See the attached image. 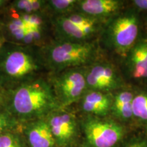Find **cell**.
Here are the masks:
<instances>
[{
	"mask_svg": "<svg viewBox=\"0 0 147 147\" xmlns=\"http://www.w3.org/2000/svg\"><path fill=\"white\" fill-rule=\"evenodd\" d=\"M49 74L40 48L6 42L0 51V85L7 91Z\"/></svg>",
	"mask_w": 147,
	"mask_h": 147,
	"instance_id": "cell-2",
	"label": "cell"
},
{
	"mask_svg": "<svg viewBox=\"0 0 147 147\" xmlns=\"http://www.w3.org/2000/svg\"><path fill=\"white\" fill-rule=\"evenodd\" d=\"M124 147H147V143L142 140H134L128 142Z\"/></svg>",
	"mask_w": 147,
	"mask_h": 147,
	"instance_id": "cell-21",
	"label": "cell"
},
{
	"mask_svg": "<svg viewBox=\"0 0 147 147\" xmlns=\"http://www.w3.org/2000/svg\"><path fill=\"white\" fill-rule=\"evenodd\" d=\"M59 108L48 74L8 91L6 110L21 124L46 118Z\"/></svg>",
	"mask_w": 147,
	"mask_h": 147,
	"instance_id": "cell-1",
	"label": "cell"
},
{
	"mask_svg": "<svg viewBox=\"0 0 147 147\" xmlns=\"http://www.w3.org/2000/svg\"><path fill=\"white\" fill-rule=\"evenodd\" d=\"M138 32V18L133 12H128L110 22L106 31V38L116 52L127 55L136 43Z\"/></svg>",
	"mask_w": 147,
	"mask_h": 147,
	"instance_id": "cell-7",
	"label": "cell"
},
{
	"mask_svg": "<svg viewBox=\"0 0 147 147\" xmlns=\"http://www.w3.org/2000/svg\"><path fill=\"white\" fill-rule=\"evenodd\" d=\"M21 131L29 147H55V140L46 118L22 123Z\"/></svg>",
	"mask_w": 147,
	"mask_h": 147,
	"instance_id": "cell-10",
	"label": "cell"
},
{
	"mask_svg": "<svg viewBox=\"0 0 147 147\" xmlns=\"http://www.w3.org/2000/svg\"><path fill=\"white\" fill-rule=\"evenodd\" d=\"M0 147H29L21 129L0 136Z\"/></svg>",
	"mask_w": 147,
	"mask_h": 147,
	"instance_id": "cell-18",
	"label": "cell"
},
{
	"mask_svg": "<svg viewBox=\"0 0 147 147\" xmlns=\"http://www.w3.org/2000/svg\"><path fill=\"white\" fill-rule=\"evenodd\" d=\"M57 146H65L73 141L78 131V122L74 114L66 108H59L46 117Z\"/></svg>",
	"mask_w": 147,
	"mask_h": 147,
	"instance_id": "cell-9",
	"label": "cell"
},
{
	"mask_svg": "<svg viewBox=\"0 0 147 147\" xmlns=\"http://www.w3.org/2000/svg\"><path fill=\"white\" fill-rule=\"evenodd\" d=\"M6 42L7 40L5 36L4 29H3L2 23L0 22V51H1V48H2L3 45H4Z\"/></svg>",
	"mask_w": 147,
	"mask_h": 147,
	"instance_id": "cell-23",
	"label": "cell"
},
{
	"mask_svg": "<svg viewBox=\"0 0 147 147\" xmlns=\"http://www.w3.org/2000/svg\"><path fill=\"white\" fill-rule=\"evenodd\" d=\"M55 40L89 42L101 29L102 20L77 11L51 18Z\"/></svg>",
	"mask_w": 147,
	"mask_h": 147,
	"instance_id": "cell-4",
	"label": "cell"
},
{
	"mask_svg": "<svg viewBox=\"0 0 147 147\" xmlns=\"http://www.w3.org/2000/svg\"><path fill=\"white\" fill-rule=\"evenodd\" d=\"M81 126L89 147H115L124 135L122 125L102 117L85 116Z\"/></svg>",
	"mask_w": 147,
	"mask_h": 147,
	"instance_id": "cell-6",
	"label": "cell"
},
{
	"mask_svg": "<svg viewBox=\"0 0 147 147\" xmlns=\"http://www.w3.org/2000/svg\"><path fill=\"white\" fill-rule=\"evenodd\" d=\"M7 100H8V91L0 85V110H6Z\"/></svg>",
	"mask_w": 147,
	"mask_h": 147,
	"instance_id": "cell-20",
	"label": "cell"
},
{
	"mask_svg": "<svg viewBox=\"0 0 147 147\" xmlns=\"http://www.w3.org/2000/svg\"><path fill=\"white\" fill-rule=\"evenodd\" d=\"M78 0H46L45 13L52 18L76 10Z\"/></svg>",
	"mask_w": 147,
	"mask_h": 147,
	"instance_id": "cell-15",
	"label": "cell"
},
{
	"mask_svg": "<svg viewBox=\"0 0 147 147\" xmlns=\"http://www.w3.org/2000/svg\"><path fill=\"white\" fill-rule=\"evenodd\" d=\"M132 111L134 118L147 123V91H140L134 94Z\"/></svg>",
	"mask_w": 147,
	"mask_h": 147,
	"instance_id": "cell-17",
	"label": "cell"
},
{
	"mask_svg": "<svg viewBox=\"0 0 147 147\" xmlns=\"http://www.w3.org/2000/svg\"><path fill=\"white\" fill-rule=\"evenodd\" d=\"M49 74L74 67H87L95 62L97 47L94 42L53 40L40 48Z\"/></svg>",
	"mask_w": 147,
	"mask_h": 147,
	"instance_id": "cell-3",
	"label": "cell"
},
{
	"mask_svg": "<svg viewBox=\"0 0 147 147\" xmlns=\"http://www.w3.org/2000/svg\"><path fill=\"white\" fill-rule=\"evenodd\" d=\"M134 94L130 89H123L116 93L113 97L111 107V112L116 117L124 121L134 118L132 103Z\"/></svg>",
	"mask_w": 147,
	"mask_h": 147,
	"instance_id": "cell-14",
	"label": "cell"
},
{
	"mask_svg": "<svg viewBox=\"0 0 147 147\" xmlns=\"http://www.w3.org/2000/svg\"><path fill=\"white\" fill-rule=\"evenodd\" d=\"M123 5V1L119 0H78L75 11L102 20L115 15Z\"/></svg>",
	"mask_w": 147,
	"mask_h": 147,
	"instance_id": "cell-12",
	"label": "cell"
},
{
	"mask_svg": "<svg viewBox=\"0 0 147 147\" xmlns=\"http://www.w3.org/2000/svg\"><path fill=\"white\" fill-rule=\"evenodd\" d=\"M85 67H74L48 74L55 97L61 108H67L76 104L87 91Z\"/></svg>",
	"mask_w": 147,
	"mask_h": 147,
	"instance_id": "cell-5",
	"label": "cell"
},
{
	"mask_svg": "<svg viewBox=\"0 0 147 147\" xmlns=\"http://www.w3.org/2000/svg\"><path fill=\"white\" fill-rule=\"evenodd\" d=\"M127 65L136 80H147V40L136 42L127 55Z\"/></svg>",
	"mask_w": 147,
	"mask_h": 147,
	"instance_id": "cell-13",
	"label": "cell"
},
{
	"mask_svg": "<svg viewBox=\"0 0 147 147\" xmlns=\"http://www.w3.org/2000/svg\"><path fill=\"white\" fill-rule=\"evenodd\" d=\"M87 90L102 92L113 91L122 87V80L112 65L93 63L85 67Z\"/></svg>",
	"mask_w": 147,
	"mask_h": 147,
	"instance_id": "cell-8",
	"label": "cell"
},
{
	"mask_svg": "<svg viewBox=\"0 0 147 147\" xmlns=\"http://www.w3.org/2000/svg\"><path fill=\"white\" fill-rule=\"evenodd\" d=\"M45 3L46 0H15L9 2L12 10L25 14L45 13Z\"/></svg>",
	"mask_w": 147,
	"mask_h": 147,
	"instance_id": "cell-16",
	"label": "cell"
},
{
	"mask_svg": "<svg viewBox=\"0 0 147 147\" xmlns=\"http://www.w3.org/2000/svg\"><path fill=\"white\" fill-rule=\"evenodd\" d=\"M9 3V1L5 0H0V9H3V8Z\"/></svg>",
	"mask_w": 147,
	"mask_h": 147,
	"instance_id": "cell-24",
	"label": "cell"
},
{
	"mask_svg": "<svg viewBox=\"0 0 147 147\" xmlns=\"http://www.w3.org/2000/svg\"><path fill=\"white\" fill-rule=\"evenodd\" d=\"M132 2L139 10H147V0H134Z\"/></svg>",
	"mask_w": 147,
	"mask_h": 147,
	"instance_id": "cell-22",
	"label": "cell"
},
{
	"mask_svg": "<svg viewBox=\"0 0 147 147\" xmlns=\"http://www.w3.org/2000/svg\"><path fill=\"white\" fill-rule=\"evenodd\" d=\"M77 103L85 116L102 117L111 112L113 97L106 92L87 90Z\"/></svg>",
	"mask_w": 147,
	"mask_h": 147,
	"instance_id": "cell-11",
	"label": "cell"
},
{
	"mask_svg": "<svg viewBox=\"0 0 147 147\" xmlns=\"http://www.w3.org/2000/svg\"><path fill=\"white\" fill-rule=\"evenodd\" d=\"M22 124L8 110H0V136L21 129Z\"/></svg>",
	"mask_w": 147,
	"mask_h": 147,
	"instance_id": "cell-19",
	"label": "cell"
}]
</instances>
